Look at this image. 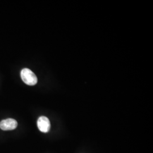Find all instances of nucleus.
<instances>
[{"label": "nucleus", "instance_id": "nucleus-3", "mask_svg": "<svg viewBox=\"0 0 153 153\" xmlns=\"http://www.w3.org/2000/svg\"><path fill=\"white\" fill-rule=\"evenodd\" d=\"M39 129L43 133H47L51 128V123L49 119L45 116H41L37 122Z\"/></svg>", "mask_w": 153, "mask_h": 153}, {"label": "nucleus", "instance_id": "nucleus-2", "mask_svg": "<svg viewBox=\"0 0 153 153\" xmlns=\"http://www.w3.org/2000/svg\"><path fill=\"white\" fill-rule=\"evenodd\" d=\"M18 123L13 119H7L3 120L0 123V128L3 131H11L17 127Z\"/></svg>", "mask_w": 153, "mask_h": 153}, {"label": "nucleus", "instance_id": "nucleus-1", "mask_svg": "<svg viewBox=\"0 0 153 153\" xmlns=\"http://www.w3.org/2000/svg\"><path fill=\"white\" fill-rule=\"evenodd\" d=\"M21 76L22 81L26 85L33 86L38 82V78L33 71L27 68L22 69L21 72Z\"/></svg>", "mask_w": 153, "mask_h": 153}]
</instances>
